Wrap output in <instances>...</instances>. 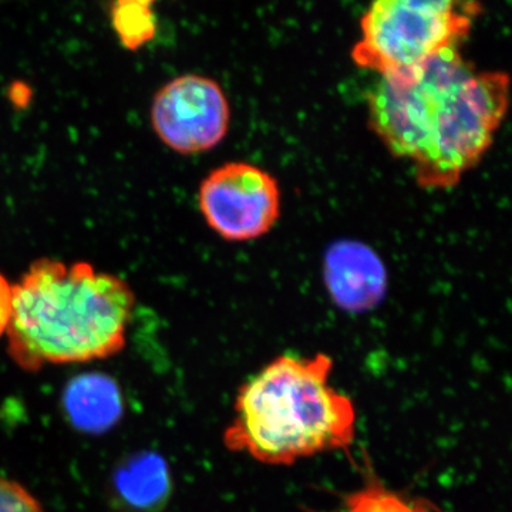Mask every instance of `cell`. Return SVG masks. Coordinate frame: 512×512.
<instances>
[{"instance_id": "cell-1", "label": "cell", "mask_w": 512, "mask_h": 512, "mask_svg": "<svg viewBox=\"0 0 512 512\" xmlns=\"http://www.w3.org/2000/svg\"><path fill=\"white\" fill-rule=\"evenodd\" d=\"M510 90L507 73L448 50L412 72L379 77L366 94L367 120L392 156L413 165L421 188L448 190L490 151Z\"/></svg>"}, {"instance_id": "cell-2", "label": "cell", "mask_w": 512, "mask_h": 512, "mask_svg": "<svg viewBox=\"0 0 512 512\" xmlns=\"http://www.w3.org/2000/svg\"><path fill=\"white\" fill-rule=\"evenodd\" d=\"M12 289L8 353L23 370L106 359L126 346L136 295L119 276L42 258Z\"/></svg>"}, {"instance_id": "cell-3", "label": "cell", "mask_w": 512, "mask_h": 512, "mask_svg": "<svg viewBox=\"0 0 512 512\" xmlns=\"http://www.w3.org/2000/svg\"><path fill=\"white\" fill-rule=\"evenodd\" d=\"M325 353L276 356L238 389L224 444L269 466L348 450L356 437V407L330 383Z\"/></svg>"}, {"instance_id": "cell-4", "label": "cell", "mask_w": 512, "mask_h": 512, "mask_svg": "<svg viewBox=\"0 0 512 512\" xmlns=\"http://www.w3.org/2000/svg\"><path fill=\"white\" fill-rule=\"evenodd\" d=\"M480 13L476 2L377 0L360 19L353 63L379 77L412 72L460 49Z\"/></svg>"}, {"instance_id": "cell-5", "label": "cell", "mask_w": 512, "mask_h": 512, "mask_svg": "<svg viewBox=\"0 0 512 512\" xmlns=\"http://www.w3.org/2000/svg\"><path fill=\"white\" fill-rule=\"evenodd\" d=\"M198 204L208 227L225 241H255L281 217V188L264 168L232 161L202 181Z\"/></svg>"}, {"instance_id": "cell-6", "label": "cell", "mask_w": 512, "mask_h": 512, "mask_svg": "<svg viewBox=\"0 0 512 512\" xmlns=\"http://www.w3.org/2000/svg\"><path fill=\"white\" fill-rule=\"evenodd\" d=\"M231 107L220 83L200 74H185L158 90L151 123L165 146L177 153L210 151L227 137Z\"/></svg>"}, {"instance_id": "cell-7", "label": "cell", "mask_w": 512, "mask_h": 512, "mask_svg": "<svg viewBox=\"0 0 512 512\" xmlns=\"http://www.w3.org/2000/svg\"><path fill=\"white\" fill-rule=\"evenodd\" d=\"M323 279L342 311H372L387 292V269L375 249L360 241L335 242L326 252Z\"/></svg>"}, {"instance_id": "cell-8", "label": "cell", "mask_w": 512, "mask_h": 512, "mask_svg": "<svg viewBox=\"0 0 512 512\" xmlns=\"http://www.w3.org/2000/svg\"><path fill=\"white\" fill-rule=\"evenodd\" d=\"M114 512H164L173 494V478L163 456L138 451L121 458L107 483Z\"/></svg>"}, {"instance_id": "cell-9", "label": "cell", "mask_w": 512, "mask_h": 512, "mask_svg": "<svg viewBox=\"0 0 512 512\" xmlns=\"http://www.w3.org/2000/svg\"><path fill=\"white\" fill-rule=\"evenodd\" d=\"M67 421L80 433L103 434L124 414L119 383L104 373H83L67 383L62 396Z\"/></svg>"}, {"instance_id": "cell-10", "label": "cell", "mask_w": 512, "mask_h": 512, "mask_svg": "<svg viewBox=\"0 0 512 512\" xmlns=\"http://www.w3.org/2000/svg\"><path fill=\"white\" fill-rule=\"evenodd\" d=\"M345 512H441L436 504L387 487L367 466L363 484L345 495Z\"/></svg>"}, {"instance_id": "cell-11", "label": "cell", "mask_w": 512, "mask_h": 512, "mask_svg": "<svg viewBox=\"0 0 512 512\" xmlns=\"http://www.w3.org/2000/svg\"><path fill=\"white\" fill-rule=\"evenodd\" d=\"M114 12V26L127 47H138L154 33L151 10L147 3H120Z\"/></svg>"}, {"instance_id": "cell-12", "label": "cell", "mask_w": 512, "mask_h": 512, "mask_svg": "<svg viewBox=\"0 0 512 512\" xmlns=\"http://www.w3.org/2000/svg\"><path fill=\"white\" fill-rule=\"evenodd\" d=\"M0 512H46L23 485L0 476Z\"/></svg>"}, {"instance_id": "cell-13", "label": "cell", "mask_w": 512, "mask_h": 512, "mask_svg": "<svg viewBox=\"0 0 512 512\" xmlns=\"http://www.w3.org/2000/svg\"><path fill=\"white\" fill-rule=\"evenodd\" d=\"M13 309V289L8 279L0 274V338L6 335Z\"/></svg>"}]
</instances>
